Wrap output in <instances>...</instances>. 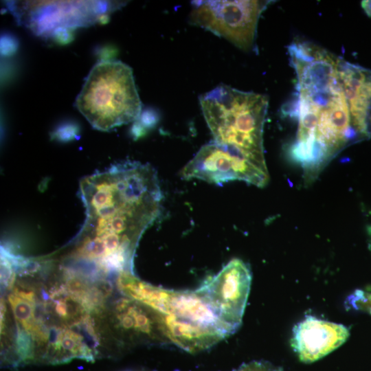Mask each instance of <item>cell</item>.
<instances>
[{"mask_svg":"<svg viewBox=\"0 0 371 371\" xmlns=\"http://www.w3.org/2000/svg\"><path fill=\"white\" fill-rule=\"evenodd\" d=\"M80 193L85 219L77 239L100 245L109 256L134 255L163 199L155 169L131 161L85 177Z\"/></svg>","mask_w":371,"mask_h":371,"instance_id":"obj_1","label":"cell"},{"mask_svg":"<svg viewBox=\"0 0 371 371\" xmlns=\"http://www.w3.org/2000/svg\"><path fill=\"white\" fill-rule=\"evenodd\" d=\"M200 104L214 142L266 166L262 144L268 106L265 95L222 84L201 95Z\"/></svg>","mask_w":371,"mask_h":371,"instance_id":"obj_2","label":"cell"},{"mask_svg":"<svg viewBox=\"0 0 371 371\" xmlns=\"http://www.w3.org/2000/svg\"><path fill=\"white\" fill-rule=\"evenodd\" d=\"M74 104L94 128L102 131L135 120L140 115L142 102L132 69L118 60L95 64Z\"/></svg>","mask_w":371,"mask_h":371,"instance_id":"obj_3","label":"cell"},{"mask_svg":"<svg viewBox=\"0 0 371 371\" xmlns=\"http://www.w3.org/2000/svg\"><path fill=\"white\" fill-rule=\"evenodd\" d=\"M271 1H194L190 23L246 52L256 47L258 19Z\"/></svg>","mask_w":371,"mask_h":371,"instance_id":"obj_4","label":"cell"},{"mask_svg":"<svg viewBox=\"0 0 371 371\" xmlns=\"http://www.w3.org/2000/svg\"><path fill=\"white\" fill-rule=\"evenodd\" d=\"M180 175L185 179H197L218 185L244 181L258 187H263L269 179L266 166L214 142L202 146L181 169Z\"/></svg>","mask_w":371,"mask_h":371,"instance_id":"obj_5","label":"cell"},{"mask_svg":"<svg viewBox=\"0 0 371 371\" xmlns=\"http://www.w3.org/2000/svg\"><path fill=\"white\" fill-rule=\"evenodd\" d=\"M251 282L249 267L235 258L196 291L234 333L241 324Z\"/></svg>","mask_w":371,"mask_h":371,"instance_id":"obj_6","label":"cell"},{"mask_svg":"<svg viewBox=\"0 0 371 371\" xmlns=\"http://www.w3.org/2000/svg\"><path fill=\"white\" fill-rule=\"evenodd\" d=\"M349 335L342 324L307 316L293 327L291 345L299 359L308 363L339 348Z\"/></svg>","mask_w":371,"mask_h":371,"instance_id":"obj_7","label":"cell"},{"mask_svg":"<svg viewBox=\"0 0 371 371\" xmlns=\"http://www.w3.org/2000/svg\"><path fill=\"white\" fill-rule=\"evenodd\" d=\"M339 71L352 127L359 136L369 137L368 115L371 100V69L339 58Z\"/></svg>","mask_w":371,"mask_h":371,"instance_id":"obj_8","label":"cell"},{"mask_svg":"<svg viewBox=\"0 0 371 371\" xmlns=\"http://www.w3.org/2000/svg\"><path fill=\"white\" fill-rule=\"evenodd\" d=\"M162 315L165 331L170 343L191 353L206 350L229 336L214 327Z\"/></svg>","mask_w":371,"mask_h":371,"instance_id":"obj_9","label":"cell"},{"mask_svg":"<svg viewBox=\"0 0 371 371\" xmlns=\"http://www.w3.org/2000/svg\"><path fill=\"white\" fill-rule=\"evenodd\" d=\"M235 371H283L282 368L264 361H254L243 365Z\"/></svg>","mask_w":371,"mask_h":371,"instance_id":"obj_10","label":"cell"},{"mask_svg":"<svg viewBox=\"0 0 371 371\" xmlns=\"http://www.w3.org/2000/svg\"><path fill=\"white\" fill-rule=\"evenodd\" d=\"M361 5L366 14L371 17V0L362 1Z\"/></svg>","mask_w":371,"mask_h":371,"instance_id":"obj_11","label":"cell"},{"mask_svg":"<svg viewBox=\"0 0 371 371\" xmlns=\"http://www.w3.org/2000/svg\"><path fill=\"white\" fill-rule=\"evenodd\" d=\"M368 136L371 137V100L369 106L368 115Z\"/></svg>","mask_w":371,"mask_h":371,"instance_id":"obj_12","label":"cell"}]
</instances>
